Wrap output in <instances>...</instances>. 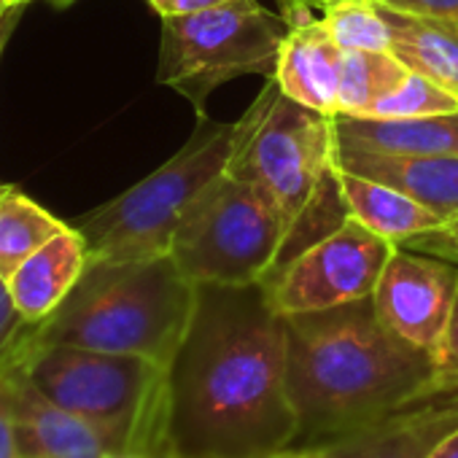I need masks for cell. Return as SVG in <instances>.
<instances>
[{"instance_id": "24", "label": "cell", "mask_w": 458, "mask_h": 458, "mask_svg": "<svg viewBox=\"0 0 458 458\" xmlns=\"http://www.w3.org/2000/svg\"><path fill=\"white\" fill-rule=\"evenodd\" d=\"M377 4L399 14L434 20V22L458 28V0H377Z\"/></svg>"}, {"instance_id": "17", "label": "cell", "mask_w": 458, "mask_h": 458, "mask_svg": "<svg viewBox=\"0 0 458 458\" xmlns=\"http://www.w3.org/2000/svg\"><path fill=\"white\" fill-rule=\"evenodd\" d=\"M335 173L348 216L361 226H367L369 233L388 241L391 246H402L407 238L420 235L426 229L442 224V218L434 210L423 208L420 202H415L412 197H407L404 191L388 183L340 167H335Z\"/></svg>"}, {"instance_id": "26", "label": "cell", "mask_w": 458, "mask_h": 458, "mask_svg": "<svg viewBox=\"0 0 458 458\" xmlns=\"http://www.w3.org/2000/svg\"><path fill=\"white\" fill-rule=\"evenodd\" d=\"M28 321L20 316V310L12 302V294L6 289V281L0 278V367L9 359L14 343L20 340V335L25 332Z\"/></svg>"}, {"instance_id": "14", "label": "cell", "mask_w": 458, "mask_h": 458, "mask_svg": "<svg viewBox=\"0 0 458 458\" xmlns=\"http://www.w3.org/2000/svg\"><path fill=\"white\" fill-rule=\"evenodd\" d=\"M332 165L404 191L442 221L458 216V157H394L332 146Z\"/></svg>"}, {"instance_id": "8", "label": "cell", "mask_w": 458, "mask_h": 458, "mask_svg": "<svg viewBox=\"0 0 458 458\" xmlns=\"http://www.w3.org/2000/svg\"><path fill=\"white\" fill-rule=\"evenodd\" d=\"M332 116L286 98L270 79L238 119L226 173L262 186L281 205L292 229L332 173Z\"/></svg>"}, {"instance_id": "6", "label": "cell", "mask_w": 458, "mask_h": 458, "mask_svg": "<svg viewBox=\"0 0 458 458\" xmlns=\"http://www.w3.org/2000/svg\"><path fill=\"white\" fill-rule=\"evenodd\" d=\"M289 238V218L257 183L218 175L189 208L170 257L194 286H249L265 281Z\"/></svg>"}, {"instance_id": "34", "label": "cell", "mask_w": 458, "mask_h": 458, "mask_svg": "<svg viewBox=\"0 0 458 458\" xmlns=\"http://www.w3.org/2000/svg\"><path fill=\"white\" fill-rule=\"evenodd\" d=\"M28 4H33V0H12V6H28ZM73 0H55V6H71Z\"/></svg>"}, {"instance_id": "30", "label": "cell", "mask_w": 458, "mask_h": 458, "mask_svg": "<svg viewBox=\"0 0 458 458\" xmlns=\"http://www.w3.org/2000/svg\"><path fill=\"white\" fill-rule=\"evenodd\" d=\"M22 12H25V6H12L4 17H0V57H4V49H6L9 38L14 36L20 20H22Z\"/></svg>"}, {"instance_id": "18", "label": "cell", "mask_w": 458, "mask_h": 458, "mask_svg": "<svg viewBox=\"0 0 458 458\" xmlns=\"http://www.w3.org/2000/svg\"><path fill=\"white\" fill-rule=\"evenodd\" d=\"M380 12L391 28V52L407 68L458 95V28L399 14L386 6H380Z\"/></svg>"}, {"instance_id": "32", "label": "cell", "mask_w": 458, "mask_h": 458, "mask_svg": "<svg viewBox=\"0 0 458 458\" xmlns=\"http://www.w3.org/2000/svg\"><path fill=\"white\" fill-rule=\"evenodd\" d=\"M276 458H324V455L318 450H310V447H292V450H286V453H281Z\"/></svg>"}, {"instance_id": "29", "label": "cell", "mask_w": 458, "mask_h": 458, "mask_svg": "<svg viewBox=\"0 0 458 458\" xmlns=\"http://www.w3.org/2000/svg\"><path fill=\"white\" fill-rule=\"evenodd\" d=\"M278 4H281V14L289 20V17H297V14L321 12L327 4H332V0H278Z\"/></svg>"}, {"instance_id": "11", "label": "cell", "mask_w": 458, "mask_h": 458, "mask_svg": "<svg viewBox=\"0 0 458 458\" xmlns=\"http://www.w3.org/2000/svg\"><path fill=\"white\" fill-rule=\"evenodd\" d=\"M4 369L9 375L20 458H100L111 450H132L119 428L55 404L9 361H4Z\"/></svg>"}, {"instance_id": "25", "label": "cell", "mask_w": 458, "mask_h": 458, "mask_svg": "<svg viewBox=\"0 0 458 458\" xmlns=\"http://www.w3.org/2000/svg\"><path fill=\"white\" fill-rule=\"evenodd\" d=\"M434 391H458V300L450 321V332L442 348V356L437 359V377H434Z\"/></svg>"}, {"instance_id": "12", "label": "cell", "mask_w": 458, "mask_h": 458, "mask_svg": "<svg viewBox=\"0 0 458 458\" xmlns=\"http://www.w3.org/2000/svg\"><path fill=\"white\" fill-rule=\"evenodd\" d=\"M453 428H458V391H439L310 450L324 458H426Z\"/></svg>"}, {"instance_id": "7", "label": "cell", "mask_w": 458, "mask_h": 458, "mask_svg": "<svg viewBox=\"0 0 458 458\" xmlns=\"http://www.w3.org/2000/svg\"><path fill=\"white\" fill-rule=\"evenodd\" d=\"M289 20L259 0H229L224 6L162 20L157 81L183 95L197 116H208V98L243 76L276 73Z\"/></svg>"}, {"instance_id": "27", "label": "cell", "mask_w": 458, "mask_h": 458, "mask_svg": "<svg viewBox=\"0 0 458 458\" xmlns=\"http://www.w3.org/2000/svg\"><path fill=\"white\" fill-rule=\"evenodd\" d=\"M0 458H20L14 410H12V394H9V375L4 367H0Z\"/></svg>"}, {"instance_id": "5", "label": "cell", "mask_w": 458, "mask_h": 458, "mask_svg": "<svg viewBox=\"0 0 458 458\" xmlns=\"http://www.w3.org/2000/svg\"><path fill=\"white\" fill-rule=\"evenodd\" d=\"M6 361L55 404L119 428L132 450L154 455L165 367L143 356L30 343L25 332Z\"/></svg>"}, {"instance_id": "4", "label": "cell", "mask_w": 458, "mask_h": 458, "mask_svg": "<svg viewBox=\"0 0 458 458\" xmlns=\"http://www.w3.org/2000/svg\"><path fill=\"white\" fill-rule=\"evenodd\" d=\"M235 138L238 122L210 124L202 116L199 130L175 157L132 189L81 216L76 229L84 235L89 259L130 262L167 257L189 208L226 173Z\"/></svg>"}, {"instance_id": "19", "label": "cell", "mask_w": 458, "mask_h": 458, "mask_svg": "<svg viewBox=\"0 0 458 458\" xmlns=\"http://www.w3.org/2000/svg\"><path fill=\"white\" fill-rule=\"evenodd\" d=\"M71 224L41 208L20 189H0V278L9 281L17 267Z\"/></svg>"}, {"instance_id": "15", "label": "cell", "mask_w": 458, "mask_h": 458, "mask_svg": "<svg viewBox=\"0 0 458 458\" xmlns=\"http://www.w3.org/2000/svg\"><path fill=\"white\" fill-rule=\"evenodd\" d=\"M87 262L89 251L84 235L76 226H68L65 233H60L36 254H30L6 281V289L20 316L30 327L47 321L79 284Z\"/></svg>"}, {"instance_id": "35", "label": "cell", "mask_w": 458, "mask_h": 458, "mask_svg": "<svg viewBox=\"0 0 458 458\" xmlns=\"http://www.w3.org/2000/svg\"><path fill=\"white\" fill-rule=\"evenodd\" d=\"M9 9H12V0H0V17H4Z\"/></svg>"}, {"instance_id": "3", "label": "cell", "mask_w": 458, "mask_h": 458, "mask_svg": "<svg viewBox=\"0 0 458 458\" xmlns=\"http://www.w3.org/2000/svg\"><path fill=\"white\" fill-rule=\"evenodd\" d=\"M197 286L175 259H89L63 305L41 324H28L30 343L76 345L143 356L167 369L191 321Z\"/></svg>"}, {"instance_id": "22", "label": "cell", "mask_w": 458, "mask_h": 458, "mask_svg": "<svg viewBox=\"0 0 458 458\" xmlns=\"http://www.w3.org/2000/svg\"><path fill=\"white\" fill-rule=\"evenodd\" d=\"M439 114H458V95L410 68L404 81L383 100H377L369 116L361 119H420Z\"/></svg>"}, {"instance_id": "21", "label": "cell", "mask_w": 458, "mask_h": 458, "mask_svg": "<svg viewBox=\"0 0 458 458\" xmlns=\"http://www.w3.org/2000/svg\"><path fill=\"white\" fill-rule=\"evenodd\" d=\"M321 20L343 52H391V28L377 0H332Z\"/></svg>"}, {"instance_id": "10", "label": "cell", "mask_w": 458, "mask_h": 458, "mask_svg": "<svg viewBox=\"0 0 458 458\" xmlns=\"http://www.w3.org/2000/svg\"><path fill=\"white\" fill-rule=\"evenodd\" d=\"M455 300L458 265L404 246H394L372 292L380 324L434 359L442 356Z\"/></svg>"}, {"instance_id": "1", "label": "cell", "mask_w": 458, "mask_h": 458, "mask_svg": "<svg viewBox=\"0 0 458 458\" xmlns=\"http://www.w3.org/2000/svg\"><path fill=\"white\" fill-rule=\"evenodd\" d=\"M286 388V318L265 281L197 286L165 369L154 458H276L297 442Z\"/></svg>"}, {"instance_id": "28", "label": "cell", "mask_w": 458, "mask_h": 458, "mask_svg": "<svg viewBox=\"0 0 458 458\" xmlns=\"http://www.w3.org/2000/svg\"><path fill=\"white\" fill-rule=\"evenodd\" d=\"M229 0H148V6L165 20V17H183V14H197L205 9L224 6Z\"/></svg>"}, {"instance_id": "9", "label": "cell", "mask_w": 458, "mask_h": 458, "mask_svg": "<svg viewBox=\"0 0 458 458\" xmlns=\"http://www.w3.org/2000/svg\"><path fill=\"white\" fill-rule=\"evenodd\" d=\"M394 246L351 216L281 262L267 278L273 308L300 316L372 297Z\"/></svg>"}, {"instance_id": "31", "label": "cell", "mask_w": 458, "mask_h": 458, "mask_svg": "<svg viewBox=\"0 0 458 458\" xmlns=\"http://www.w3.org/2000/svg\"><path fill=\"white\" fill-rule=\"evenodd\" d=\"M426 458H458V428H453L450 434H445Z\"/></svg>"}, {"instance_id": "23", "label": "cell", "mask_w": 458, "mask_h": 458, "mask_svg": "<svg viewBox=\"0 0 458 458\" xmlns=\"http://www.w3.org/2000/svg\"><path fill=\"white\" fill-rule=\"evenodd\" d=\"M402 246L412 249V251H420V254L442 257V259L458 265V216L445 218L434 229H426V233H420V235L407 238Z\"/></svg>"}, {"instance_id": "2", "label": "cell", "mask_w": 458, "mask_h": 458, "mask_svg": "<svg viewBox=\"0 0 458 458\" xmlns=\"http://www.w3.org/2000/svg\"><path fill=\"white\" fill-rule=\"evenodd\" d=\"M284 318L286 388L300 423L292 447L324 445L434 394L437 359L388 332L372 297Z\"/></svg>"}, {"instance_id": "20", "label": "cell", "mask_w": 458, "mask_h": 458, "mask_svg": "<svg viewBox=\"0 0 458 458\" xmlns=\"http://www.w3.org/2000/svg\"><path fill=\"white\" fill-rule=\"evenodd\" d=\"M410 68L394 52H343L337 116H369L372 106L394 92Z\"/></svg>"}, {"instance_id": "16", "label": "cell", "mask_w": 458, "mask_h": 458, "mask_svg": "<svg viewBox=\"0 0 458 458\" xmlns=\"http://www.w3.org/2000/svg\"><path fill=\"white\" fill-rule=\"evenodd\" d=\"M335 146L394 157H458V114L420 119L332 116Z\"/></svg>"}, {"instance_id": "33", "label": "cell", "mask_w": 458, "mask_h": 458, "mask_svg": "<svg viewBox=\"0 0 458 458\" xmlns=\"http://www.w3.org/2000/svg\"><path fill=\"white\" fill-rule=\"evenodd\" d=\"M100 458H154V455L146 453V450H111V453H106Z\"/></svg>"}, {"instance_id": "13", "label": "cell", "mask_w": 458, "mask_h": 458, "mask_svg": "<svg viewBox=\"0 0 458 458\" xmlns=\"http://www.w3.org/2000/svg\"><path fill=\"white\" fill-rule=\"evenodd\" d=\"M343 49L335 44L321 17L297 14L289 17V33L284 38L273 81L281 92L318 114L337 116Z\"/></svg>"}]
</instances>
